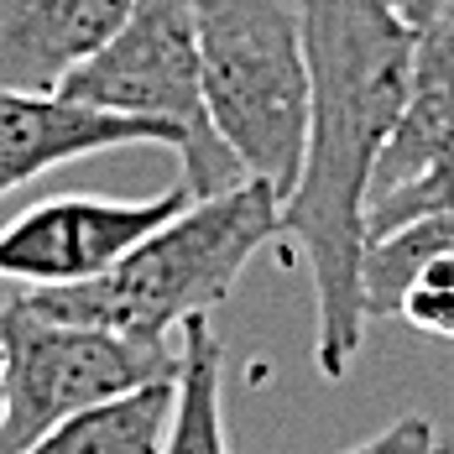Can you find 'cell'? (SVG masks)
Instances as JSON below:
<instances>
[{"instance_id":"obj_11","label":"cell","mask_w":454,"mask_h":454,"mask_svg":"<svg viewBox=\"0 0 454 454\" xmlns=\"http://www.w3.org/2000/svg\"><path fill=\"white\" fill-rule=\"evenodd\" d=\"M183 371H178V418L168 454H230L225 439V350L204 318L183 324Z\"/></svg>"},{"instance_id":"obj_7","label":"cell","mask_w":454,"mask_h":454,"mask_svg":"<svg viewBox=\"0 0 454 454\" xmlns=\"http://www.w3.org/2000/svg\"><path fill=\"white\" fill-rule=\"evenodd\" d=\"M157 141L168 152H188V137L168 121H131L79 105L63 90L52 94H0V193L43 178L63 162H79L110 146H141Z\"/></svg>"},{"instance_id":"obj_2","label":"cell","mask_w":454,"mask_h":454,"mask_svg":"<svg viewBox=\"0 0 454 454\" xmlns=\"http://www.w3.org/2000/svg\"><path fill=\"white\" fill-rule=\"evenodd\" d=\"M272 235H282V199L277 188L246 178L230 193L193 199L105 277L79 287H21V293L52 318L168 340V329L225 303L246 262Z\"/></svg>"},{"instance_id":"obj_12","label":"cell","mask_w":454,"mask_h":454,"mask_svg":"<svg viewBox=\"0 0 454 454\" xmlns=\"http://www.w3.org/2000/svg\"><path fill=\"white\" fill-rule=\"evenodd\" d=\"M454 251V220L434 215V220H412L403 230L371 235L361 262V287H365V314L371 318H397L403 293L412 287V277L423 272L434 256Z\"/></svg>"},{"instance_id":"obj_8","label":"cell","mask_w":454,"mask_h":454,"mask_svg":"<svg viewBox=\"0 0 454 454\" xmlns=\"http://www.w3.org/2000/svg\"><path fill=\"white\" fill-rule=\"evenodd\" d=\"M137 0H0V94H52L121 32Z\"/></svg>"},{"instance_id":"obj_6","label":"cell","mask_w":454,"mask_h":454,"mask_svg":"<svg viewBox=\"0 0 454 454\" xmlns=\"http://www.w3.org/2000/svg\"><path fill=\"white\" fill-rule=\"evenodd\" d=\"M188 204H193L188 183H173L157 199H94V193L43 199L0 230V282L21 287L94 282Z\"/></svg>"},{"instance_id":"obj_5","label":"cell","mask_w":454,"mask_h":454,"mask_svg":"<svg viewBox=\"0 0 454 454\" xmlns=\"http://www.w3.org/2000/svg\"><path fill=\"white\" fill-rule=\"evenodd\" d=\"M63 94L110 115L178 126L188 137V152L178 162L193 199H215L246 183L240 162L230 157V146L209 121L193 0H137L121 32L84 68L63 79Z\"/></svg>"},{"instance_id":"obj_14","label":"cell","mask_w":454,"mask_h":454,"mask_svg":"<svg viewBox=\"0 0 454 454\" xmlns=\"http://www.w3.org/2000/svg\"><path fill=\"white\" fill-rule=\"evenodd\" d=\"M397 318H408L418 334L434 340H454V251L434 256L423 272L412 277V287L403 293Z\"/></svg>"},{"instance_id":"obj_4","label":"cell","mask_w":454,"mask_h":454,"mask_svg":"<svg viewBox=\"0 0 454 454\" xmlns=\"http://www.w3.org/2000/svg\"><path fill=\"white\" fill-rule=\"evenodd\" d=\"M178 371L183 350L168 340L52 318L16 293L0 309V444L5 454H27L74 412L115 403Z\"/></svg>"},{"instance_id":"obj_16","label":"cell","mask_w":454,"mask_h":454,"mask_svg":"<svg viewBox=\"0 0 454 454\" xmlns=\"http://www.w3.org/2000/svg\"><path fill=\"white\" fill-rule=\"evenodd\" d=\"M403 21L418 32V43H450L454 47V0H397Z\"/></svg>"},{"instance_id":"obj_10","label":"cell","mask_w":454,"mask_h":454,"mask_svg":"<svg viewBox=\"0 0 454 454\" xmlns=\"http://www.w3.org/2000/svg\"><path fill=\"white\" fill-rule=\"evenodd\" d=\"M173 418H178V376L137 387L90 412H74L27 454H168Z\"/></svg>"},{"instance_id":"obj_13","label":"cell","mask_w":454,"mask_h":454,"mask_svg":"<svg viewBox=\"0 0 454 454\" xmlns=\"http://www.w3.org/2000/svg\"><path fill=\"white\" fill-rule=\"evenodd\" d=\"M434 215H450L454 220V152L439 157L434 168H423L418 178L376 193L371 199V215H365V230L371 235H387V230H403L412 220H434Z\"/></svg>"},{"instance_id":"obj_18","label":"cell","mask_w":454,"mask_h":454,"mask_svg":"<svg viewBox=\"0 0 454 454\" xmlns=\"http://www.w3.org/2000/svg\"><path fill=\"white\" fill-rule=\"evenodd\" d=\"M450 450H454V444H450Z\"/></svg>"},{"instance_id":"obj_9","label":"cell","mask_w":454,"mask_h":454,"mask_svg":"<svg viewBox=\"0 0 454 454\" xmlns=\"http://www.w3.org/2000/svg\"><path fill=\"white\" fill-rule=\"evenodd\" d=\"M450 152H454V47L418 43L408 105H403V121H397V131L387 141V157L376 168V193L418 178L423 168H434Z\"/></svg>"},{"instance_id":"obj_17","label":"cell","mask_w":454,"mask_h":454,"mask_svg":"<svg viewBox=\"0 0 454 454\" xmlns=\"http://www.w3.org/2000/svg\"><path fill=\"white\" fill-rule=\"evenodd\" d=\"M0 454H5V444H0Z\"/></svg>"},{"instance_id":"obj_15","label":"cell","mask_w":454,"mask_h":454,"mask_svg":"<svg viewBox=\"0 0 454 454\" xmlns=\"http://www.w3.org/2000/svg\"><path fill=\"white\" fill-rule=\"evenodd\" d=\"M345 454H439V434H434V423L423 412H403L397 423H387L381 434H371L365 444Z\"/></svg>"},{"instance_id":"obj_1","label":"cell","mask_w":454,"mask_h":454,"mask_svg":"<svg viewBox=\"0 0 454 454\" xmlns=\"http://www.w3.org/2000/svg\"><path fill=\"white\" fill-rule=\"evenodd\" d=\"M303 43L314 105L303 173L282 199V235L303 246L314 277V365L340 381L365 345L371 183L408 105L418 32L397 0H303Z\"/></svg>"},{"instance_id":"obj_3","label":"cell","mask_w":454,"mask_h":454,"mask_svg":"<svg viewBox=\"0 0 454 454\" xmlns=\"http://www.w3.org/2000/svg\"><path fill=\"white\" fill-rule=\"evenodd\" d=\"M209 121L240 173L287 199L309 152L303 0H193Z\"/></svg>"}]
</instances>
